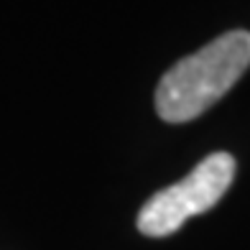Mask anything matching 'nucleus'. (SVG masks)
Wrapping results in <instances>:
<instances>
[{
    "label": "nucleus",
    "mask_w": 250,
    "mask_h": 250,
    "mask_svg": "<svg viewBox=\"0 0 250 250\" xmlns=\"http://www.w3.org/2000/svg\"><path fill=\"white\" fill-rule=\"evenodd\" d=\"M235 176V158L225 151L209 153L191 171L166 187L143 204L138 214V230L148 237H164L176 232L194 214L214 207Z\"/></svg>",
    "instance_id": "obj_2"
},
{
    "label": "nucleus",
    "mask_w": 250,
    "mask_h": 250,
    "mask_svg": "<svg viewBox=\"0 0 250 250\" xmlns=\"http://www.w3.org/2000/svg\"><path fill=\"white\" fill-rule=\"evenodd\" d=\"M250 66V31H227L176 62L156 87V110L166 123H187L214 105Z\"/></svg>",
    "instance_id": "obj_1"
}]
</instances>
